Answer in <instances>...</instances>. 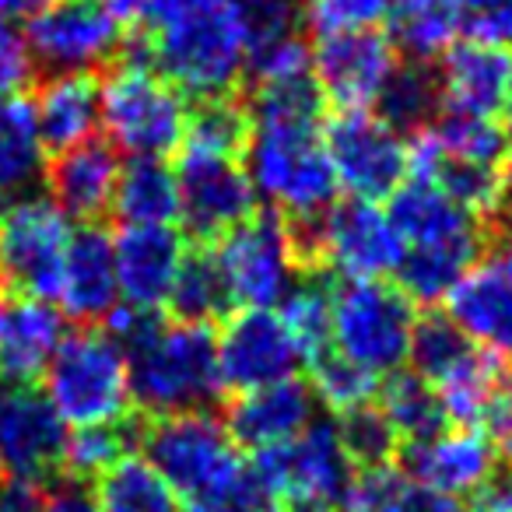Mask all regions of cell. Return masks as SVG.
Here are the masks:
<instances>
[{"mask_svg":"<svg viewBox=\"0 0 512 512\" xmlns=\"http://www.w3.org/2000/svg\"><path fill=\"white\" fill-rule=\"evenodd\" d=\"M32 74H36V60L25 43V32H18L8 18H0V102L18 99L29 88Z\"/></svg>","mask_w":512,"mask_h":512,"instance_id":"44","label":"cell"},{"mask_svg":"<svg viewBox=\"0 0 512 512\" xmlns=\"http://www.w3.org/2000/svg\"><path fill=\"white\" fill-rule=\"evenodd\" d=\"M376 411L386 418L390 432L397 435V442H418L425 435H432L435 428L446 425V414L435 397V390L418 376V372H393L379 383L376 390Z\"/></svg>","mask_w":512,"mask_h":512,"instance_id":"34","label":"cell"},{"mask_svg":"<svg viewBox=\"0 0 512 512\" xmlns=\"http://www.w3.org/2000/svg\"><path fill=\"white\" fill-rule=\"evenodd\" d=\"M379 383H383V379L369 376L365 369L351 365L348 358L334 355V351H323V355L313 358L309 390H313L316 404L334 414H348V411H358V407L372 404Z\"/></svg>","mask_w":512,"mask_h":512,"instance_id":"39","label":"cell"},{"mask_svg":"<svg viewBox=\"0 0 512 512\" xmlns=\"http://www.w3.org/2000/svg\"><path fill=\"white\" fill-rule=\"evenodd\" d=\"M179 225L193 239L214 242L256 211V190L242 158L179 151Z\"/></svg>","mask_w":512,"mask_h":512,"instance_id":"18","label":"cell"},{"mask_svg":"<svg viewBox=\"0 0 512 512\" xmlns=\"http://www.w3.org/2000/svg\"><path fill=\"white\" fill-rule=\"evenodd\" d=\"M397 67V46L379 29L323 36L313 50L316 92H320L323 102L337 106V113L376 109Z\"/></svg>","mask_w":512,"mask_h":512,"instance_id":"17","label":"cell"},{"mask_svg":"<svg viewBox=\"0 0 512 512\" xmlns=\"http://www.w3.org/2000/svg\"><path fill=\"white\" fill-rule=\"evenodd\" d=\"M43 397L67 428L130 421V369L123 348L106 330L64 334L43 372Z\"/></svg>","mask_w":512,"mask_h":512,"instance_id":"6","label":"cell"},{"mask_svg":"<svg viewBox=\"0 0 512 512\" xmlns=\"http://www.w3.org/2000/svg\"><path fill=\"white\" fill-rule=\"evenodd\" d=\"M337 432H341L344 446H348L355 467H376V463H390L393 449L400 446L397 435L390 432L386 418L376 411V404H365L358 411L341 414L337 421Z\"/></svg>","mask_w":512,"mask_h":512,"instance_id":"43","label":"cell"},{"mask_svg":"<svg viewBox=\"0 0 512 512\" xmlns=\"http://www.w3.org/2000/svg\"><path fill=\"white\" fill-rule=\"evenodd\" d=\"M407 362H411V372H418L435 390L446 421H456V425L484 421L505 379L502 362L470 344L449 316L418 320Z\"/></svg>","mask_w":512,"mask_h":512,"instance_id":"10","label":"cell"},{"mask_svg":"<svg viewBox=\"0 0 512 512\" xmlns=\"http://www.w3.org/2000/svg\"><path fill=\"white\" fill-rule=\"evenodd\" d=\"M123 348L130 369V397L151 418L211 407L221 393L214 362V330L207 323L158 320V313L116 306L102 323Z\"/></svg>","mask_w":512,"mask_h":512,"instance_id":"2","label":"cell"},{"mask_svg":"<svg viewBox=\"0 0 512 512\" xmlns=\"http://www.w3.org/2000/svg\"><path fill=\"white\" fill-rule=\"evenodd\" d=\"M50 0H0V18L18 22V18H32L39 8H46Z\"/></svg>","mask_w":512,"mask_h":512,"instance_id":"51","label":"cell"},{"mask_svg":"<svg viewBox=\"0 0 512 512\" xmlns=\"http://www.w3.org/2000/svg\"><path fill=\"white\" fill-rule=\"evenodd\" d=\"M386 211L404 242L397 285L414 306L446 302L456 281L481 260L484 221L428 179H407Z\"/></svg>","mask_w":512,"mask_h":512,"instance_id":"4","label":"cell"},{"mask_svg":"<svg viewBox=\"0 0 512 512\" xmlns=\"http://www.w3.org/2000/svg\"><path fill=\"white\" fill-rule=\"evenodd\" d=\"M43 512H102L95 495L81 488H64V491H53L46 495V509Z\"/></svg>","mask_w":512,"mask_h":512,"instance_id":"49","label":"cell"},{"mask_svg":"<svg viewBox=\"0 0 512 512\" xmlns=\"http://www.w3.org/2000/svg\"><path fill=\"white\" fill-rule=\"evenodd\" d=\"M186 253L190 246L176 225H123L113 235L120 306L144 309V313H158L169 306Z\"/></svg>","mask_w":512,"mask_h":512,"instance_id":"21","label":"cell"},{"mask_svg":"<svg viewBox=\"0 0 512 512\" xmlns=\"http://www.w3.org/2000/svg\"><path fill=\"white\" fill-rule=\"evenodd\" d=\"M376 113L386 123L400 130V134H414V130L428 127L439 116V85L435 74L425 64H400L397 74L386 85L383 99L376 102Z\"/></svg>","mask_w":512,"mask_h":512,"instance_id":"36","label":"cell"},{"mask_svg":"<svg viewBox=\"0 0 512 512\" xmlns=\"http://www.w3.org/2000/svg\"><path fill=\"white\" fill-rule=\"evenodd\" d=\"M509 239H512V214H509Z\"/></svg>","mask_w":512,"mask_h":512,"instance_id":"55","label":"cell"},{"mask_svg":"<svg viewBox=\"0 0 512 512\" xmlns=\"http://www.w3.org/2000/svg\"><path fill=\"white\" fill-rule=\"evenodd\" d=\"M491 260H495V267L505 274V281L512 285V239H505V242H502V249H498V253L491 256Z\"/></svg>","mask_w":512,"mask_h":512,"instance_id":"52","label":"cell"},{"mask_svg":"<svg viewBox=\"0 0 512 512\" xmlns=\"http://www.w3.org/2000/svg\"><path fill=\"white\" fill-rule=\"evenodd\" d=\"M418 306L390 281H337L330 288V351L369 376L400 372L411 355Z\"/></svg>","mask_w":512,"mask_h":512,"instance_id":"7","label":"cell"},{"mask_svg":"<svg viewBox=\"0 0 512 512\" xmlns=\"http://www.w3.org/2000/svg\"><path fill=\"white\" fill-rule=\"evenodd\" d=\"M264 467L267 481L274 484L285 512H334L341 509L344 495L351 488V477L358 474L348 446H344L337 421L316 418L302 428L292 442L267 453H253Z\"/></svg>","mask_w":512,"mask_h":512,"instance_id":"12","label":"cell"},{"mask_svg":"<svg viewBox=\"0 0 512 512\" xmlns=\"http://www.w3.org/2000/svg\"><path fill=\"white\" fill-rule=\"evenodd\" d=\"M71 232L74 221L50 197L29 193L8 204L0 211V285L53 302Z\"/></svg>","mask_w":512,"mask_h":512,"instance_id":"14","label":"cell"},{"mask_svg":"<svg viewBox=\"0 0 512 512\" xmlns=\"http://www.w3.org/2000/svg\"><path fill=\"white\" fill-rule=\"evenodd\" d=\"M46 172V144L29 99L0 102V211L29 197Z\"/></svg>","mask_w":512,"mask_h":512,"instance_id":"30","label":"cell"},{"mask_svg":"<svg viewBox=\"0 0 512 512\" xmlns=\"http://www.w3.org/2000/svg\"><path fill=\"white\" fill-rule=\"evenodd\" d=\"M106 11L123 25V29H134V25H144V15H148V0H102Z\"/></svg>","mask_w":512,"mask_h":512,"instance_id":"50","label":"cell"},{"mask_svg":"<svg viewBox=\"0 0 512 512\" xmlns=\"http://www.w3.org/2000/svg\"><path fill=\"white\" fill-rule=\"evenodd\" d=\"M306 249L337 281H386L397 274L404 242L379 200H334L309 221Z\"/></svg>","mask_w":512,"mask_h":512,"instance_id":"11","label":"cell"},{"mask_svg":"<svg viewBox=\"0 0 512 512\" xmlns=\"http://www.w3.org/2000/svg\"><path fill=\"white\" fill-rule=\"evenodd\" d=\"M130 453V421L71 428L64 442V470L78 481H99L116 460Z\"/></svg>","mask_w":512,"mask_h":512,"instance_id":"40","label":"cell"},{"mask_svg":"<svg viewBox=\"0 0 512 512\" xmlns=\"http://www.w3.org/2000/svg\"><path fill=\"white\" fill-rule=\"evenodd\" d=\"M435 71L439 85V109L456 116H481L498 120L512 95V53L509 46L481 43H453L442 53Z\"/></svg>","mask_w":512,"mask_h":512,"instance_id":"22","label":"cell"},{"mask_svg":"<svg viewBox=\"0 0 512 512\" xmlns=\"http://www.w3.org/2000/svg\"><path fill=\"white\" fill-rule=\"evenodd\" d=\"M323 137L337 190L348 197L386 200L411 176L407 134L386 123L376 109L337 113L330 123H323Z\"/></svg>","mask_w":512,"mask_h":512,"instance_id":"13","label":"cell"},{"mask_svg":"<svg viewBox=\"0 0 512 512\" xmlns=\"http://www.w3.org/2000/svg\"><path fill=\"white\" fill-rule=\"evenodd\" d=\"M316 397L302 379H281L271 386L235 393V404L228 411L225 425L232 439L249 453H267L285 442H292L302 428L316 421Z\"/></svg>","mask_w":512,"mask_h":512,"instance_id":"25","label":"cell"},{"mask_svg":"<svg viewBox=\"0 0 512 512\" xmlns=\"http://www.w3.org/2000/svg\"><path fill=\"white\" fill-rule=\"evenodd\" d=\"M404 470L411 481L449 498H474L498 474V453L481 425L446 421L432 435L404 446Z\"/></svg>","mask_w":512,"mask_h":512,"instance_id":"20","label":"cell"},{"mask_svg":"<svg viewBox=\"0 0 512 512\" xmlns=\"http://www.w3.org/2000/svg\"><path fill=\"white\" fill-rule=\"evenodd\" d=\"M211 260L221 274L228 306L278 309L302 278V239L281 214L253 211L214 239Z\"/></svg>","mask_w":512,"mask_h":512,"instance_id":"9","label":"cell"},{"mask_svg":"<svg viewBox=\"0 0 512 512\" xmlns=\"http://www.w3.org/2000/svg\"><path fill=\"white\" fill-rule=\"evenodd\" d=\"M505 116H509V120H512V95H509V106H505Z\"/></svg>","mask_w":512,"mask_h":512,"instance_id":"54","label":"cell"},{"mask_svg":"<svg viewBox=\"0 0 512 512\" xmlns=\"http://www.w3.org/2000/svg\"><path fill=\"white\" fill-rule=\"evenodd\" d=\"M344 512H467L460 498L439 495L425 484L411 481L393 463L362 467L351 477V488L341 502Z\"/></svg>","mask_w":512,"mask_h":512,"instance_id":"32","label":"cell"},{"mask_svg":"<svg viewBox=\"0 0 512 512\" xmlns=\"http://www.w3.org/2000/svg\"><path fill=\"white\" fill-rule=\"evenodd\" d=\"M249 137V106L235 95H214L190 106V120L183 130L179 151L193 155H228L242 158Z\"/></svg>","mask_w":512,"mask_h":512,"instance_id":"35","label":"cell"},{"mask_svg":"<svg viewBox=\"0 0 512 512\" xmlns=\"http://www.w3.org/2000/svg\"><path fill=\"white\" fill-rule=\"evenodd\" d=\"M502 172H505V186H509V193H512V141H509V148H505V162H502Z\"/></svg>","mask_w":512,"mask_h":512,"instance_id":"53","label":"cell"},{"mask_svg":"<svg viewBox=\"0 0 512 512\" xmlns=\"http://www.w3.org/2000/svg\"><path fill=\"white\" fill-rule=\"evenodd\" d=\"M169 309L179 320L207 323V327H211L225 309H232L211 253H186L183 267H179V274H176V285H172Z\"/></svg>","mask_w":512,"mask_h":512,"instance_id":"38","label":"cell"},{"mask_svg":"<svg viewBox=\"0 0 512 512\" xmlns=\"http://www.w3.org/2000/svg\"><path fill=\"white\" fill-rule=\"evenodd\" d=\"M32 116L46 151H67L99 134V81L92 74H53L43 81Z\"/></svg>","mask_w":512,"mask_h":512,"instance_id":"28","label":"cell"},{"mask_svg":"<svg viewBox=\"0 0 512 512\" xmlns=\"http://www.w3.org/2000/svg\"><path fill=\"white\" fill-rule=\"evenodd\" d=\"M95 502L102 512H179L169 481L148 456L127 453L95 481Z\"/></svg>","mask_w":512,"mask_h":512,"instance_id":"33","label":"cell"},{"mask_svg":"<svg viewBox=\"0 0 512 512\" xmlns=\"http://www.w3.org/2000/svg\"><path fill=\"white\" fill-rule=\"evenodd\" d=\"M446 316L460 334L498 362H512V285L495 260H477L446 295Z\"/></svg>","mask_w":512,"mask_h":512,"instance_id":"26","label":"cell"},{"mask_svg":"<svg viewBox=\"0 0 512 512\" xmlns=\"http://www.w3.org/2000/svg\"><path fill=\"white\" fill-rule=\"evenodd\" d=\"M278 316L299 344L302 362L330 351V285L320 278H299L278 302Z\"/></svg>","mask_w":512,"mask_h":512,"instance_id":"37","label":"cell"},{"mask_svg":"<svg viewBox=\"0 0 512 512\" xmlns=\"http://www.w3.org/2000/svg\"><path fill=\"white\" fill-rule=\"evenodd\" d=\"M190 99L144 57H127L99 81V130L127 158H169L183 144Z\"/></svg>","mask_w":512,"mask_h":512,"instance_id":"5","label":"cell"},{"mask_svg":"<svg viewBox=\"0 0 512 512\" xmlns=\"http://www.w3.org/2000/svg\"><path fill=\"white\" fill-rule=\"evenodd\" d=\"M113 211L123 225H176L179 183L165 158H127L116 179Z\"/></svg>","mask_w":512,"mask_h":512,"instance_id":"31","label":"cell"},{"mask_svg":"<svg viewBox=\"0 0 512 512\" xmlns=\"http://www.w3.org/2000/svg\"><path fill=\"white\" fill-rule=\"evenodd\" d=\"M71 428L60 421L43 390L0 383V467L8 477L46 484L64 470Z\"/></svg>","mask_w":512,"mask_h":512,"instance_id":"19","label":"cell"},{"mask_svg":"<svg viewBox=\"0 0 512 512\" xmlns=\"http://www.w3.org/2000/svg\"><path fill=\"white\" fill-rule=\"evenodd\" d=\"M232 8L239 15L249 57L299 39L302 32V0H232Z\"/></svg>","mask_w":512,"mask_h":512,"instance_id":"41","label":"cell"},{"mask_svg":"<svg viewBox=\"0 0 512 512\" xmlns=\"http://www.w3.org/2000/svg\"><path fill=\"white\" fill-rule=\"evenodd\" d=\"M242 165L256 200H267L285 221L309 225L334 204L341 190L330 169L323 99L313 78L253 88Z\"/></svg>","mask_w":512,"mask_h":512,"instance_id":"1","label":"cell"},{"mask_svg":"<svg viewBox=\"0 0 512 512\" xmlns=\"http://www.w3.org/2000/svg\"><path fill=\"white\" fill-rule=\"evenodd\" d=\"M53 306L71 320H78L81 327L106 323L113 309L120 306L113 235L95 221L78 225L71 232L64 264H60L57 292H53Z\"/></svg>","mask_w":512,"mask_h":512,"instance_id":"23","label":"cell"},{"mask_svg":"<svg viewBox=\"0 0 512 512\" xmlns=\"http://www.w3.org/2000/svg\"><path fill=\"white\" fill-rule=\"evenodd\" d=\"M390 0H302V25L316 39L379 29Z\"/></svg>","mask_w":512,"mask_h":512,"instance_id":"42","label":"cell"},{"mask_svg":"<svg viewBox=\"0 0 512 512\" xmlns=\"http://www.w3.org/2000/svg\"><path fill=\"white\" fill-rule=\"evenodd\" d=\"M64 334V313L50 299L4 288L0 292V383L36 386Z\"/></svg>","mask_w":512,"mask_h":512,"instance_id":"24","label":"cell"},{"mask_svg":"<svg viewBox=\"0 0 512 512\" xmlns=\"http://www.w3.org/2000/svg\"><path fill=\"white\" fill-rule=\"evenodd\" d=\"M144 456L169 481L186 512L204 509L246 463V453L232 439L225 418H218L211 407L155 418L144 435Z\"/></svg>","mask_w":512,"mask_h":512,"instance_id":"8","label":"cell"},{"mask_svg":"<svg viewBox=\"0 0 512 512\" xmlns=\"http://www.w3.org/2000/svg\"><path fill=\"white\" fill-rule=\"evenodd\" d=\"M50 200L71 221L92 225L106 211H113L116 179H120V155L106 141H85L67 151H57L46 165Z\"/></svg>","mask_w":512,"mask_h":512,"instance_id":"27","label":"cell"},{"mask_svg":"<svg viewBox=\"0 0 512 512\" xmlns=\"http://www.w3.org/2000/svg\"><path fill=\"white\" fill-rule=\"evenodd\" d=\"M386 36L414 64H432L463 32V0H390Z\"/></svg>","mask_w":512,"mask_h":512,"instance_id":"29","label":"cell"},{"mask_svg":"<svg viewBox=\"0 0 512 512\" xmlns=\"http://www.w3.org/2000/svg\"><path fill=\"white\" fill-rule=\"evenodd\" d=\"M25 43L53 74H92L123 50V25L102 0H50L29 18Z\"/></svg>","mask_w":512,"mask_h":512,"instance_id":"15","label":"cell"},{"mask_svg":"<svg viewBox=\"0 0 512 512\" xmlns=\"http://www.w3.org/2000/svg\"><path fill=\"white\" fill-rule=\"evenodd\" d=\"M484 432H488L491 446L498 453V463L512 470V376L502 379L495 400H491L488 414H484Z\"/></svg>","mask_w":512,"mask_h":512,"instance_id":"46","label":"cell"},{"mask_svg":"<svg viewBox=\"0 0 512 512\" xmlns=\"http://www.w3.org/2000/svg\"><path fill=\"white\" fill-rule=\"evenodd\" d=\"M470 502L467 512H512V477L495 474Z\"/></svg>","mask_w":512,"mask_h":512,"instance_id":"48","label":"cell"},{"mask_svg":"<svg viewBox=\"0 0 512 512\" xmlns=\"http://www.w3.org/2000/svg\"><path fill=\"white\" fill-rule=\"evenodd\" d=\"M144 57L186 99L232 95L246 78L249 46L232 0H148Z\"/></svg>","mask_w":512,"mask_h":512,"instance_id":"3","label":"cell"},{"mask_svg":"<svg viewBox=\"0 0 512 512\" xmlns=\"http://www.w3.org/2000/svg\"><path fill=\"white\" fill-rule=\"evenodd\" d=\"M463 32L481 43L512 46V0H463Z\"/></svg>","mask_w":512,"mask_h":512,"instance_id":"45","label":"cell"},{"mask_svg":"<svg viewBox=\"0 0 512 512\" xmlns=\"http://www.w3.org/2000/svg\"><path fill=\"white\" fill-rule=\"evenodd\" d=\"M46 509V484L8 477L0 484V512H43Z\"/></svg>","mask_w":512,"mask_h":512,"instance_id":"47","label":"cell"},{"mask_svg":"<svg viewBox=\"0 0 512 512\" xmlns=\"http://www.w3.org/2000/svg\"><path fill=\"white\" fill-rule=\"evenodd\" d=\"M214 362L221 390L246 393L292 379L302 365V351L278 309H235L214 330Z\"/></svg>","mask_w":512,"mask_h":512,"instance_id":"16","label":"cell"}]
</instances>
